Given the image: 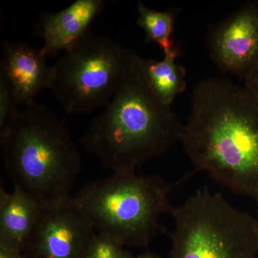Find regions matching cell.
Wrapping results in <instances>:
<instances>
[{
  "instance_id": "cell-1",
  "label": "cell",
  "mask_w": 258,
  "mask_h": 258,
  "mask_svg": "<svg viewBox=\"0 0 258 258\" xmlns=\"http://www.w3.org/2000/svg\"><path fill=\"white\" fill-rule=\"evenodd\" d=\"M181 142L197 170L258 205V98L245 86L199 83Z\"/></svg>"
},
{
  "instance_id": "cell-2",
  "label": "cell",
  "mask_w": 258,
  "mask_h": 258,
  "mask_svg": "<svg viewBox=\"0 0 258 258\" xmlns=\"http://www.w3.org/2000/svg\"><path fill=\"white\" fill-rule=\"evenodd\" d=\"M184 123L155 96L142 56L131 51L124 78L111 101L79 139L113 174H135L181 142Z\"/></svg>"
},
{
  "instance_id": "cell-3",
  "label": "cell",
  "mask_w": 258,
  "mask_h": 258,
  "mask_svg": "<svg viewBox=\"0 0 258 258\" xmlns=\"http://www.w3.org/2000/svg\"><path fill=\"white\" fill-rule=\"evenodd\" d=\"M0 144L14 189L42 208L71 198L81 155L69 128L48 107L34 102L18 108L0 130Z\"/></svg>"
},
{
  "instance_id": "cell-4",
  "label": "cell",
  "mask_w": 258,
  "mask_h": 258,
  "mask_svg": "<svg viewBox=\"0 0 258 258\" xmlns=\"http://www.w3.org/2000/svg\"><path fill=\"white\" fill-rule=\"evenodd\" d=\"M174 186L159 176L113 174L87 183L71 199L97 234L125 247H143L162 228L161 215L172 209Z\"/></svg>"
},
{
  "instance_id": "cell-5",
  "label": "cell",
  "mask_w": 258,
  "mask_h": 258,
  "mask_svg": "<svg viewBox=\"0 0 258 258\" xmlns=\"http://www.w3.org/2000/svg\"><path fill=\"white\" fill-rule=\"evenodd\" d=\"M169 258H257V218L203 188L171 209Z\"/></svg>"
},
{
  "instance_id": "cell-6",
  "label": "cell",
  "mask_w": 258,
  "mask_h": 258,
  "mask_svg": "<svg viewBox=\"0 0 258 258\" xmlns=\"http://www.w3.org/2000/svg\"><path fill=\"white\" fill-rule=\"evenodd\" d=\"M131 51L90 32L52 64L50 90L70 115L105 107L124 78Z\"/></svg>"
},
{
  "instance_id": "cell-7",
  "label": "cell",
  "mask_w": 258,
  "mask_h": 258,
  "mask_svg": "<svg viewBox=\"0 0 258 258\" xmlns=\"http://www.w3.org/2000/svg\"><path fill=\"white\" fill-rule=\"evenodd\" d=\"M96 235L70 198L42 208L23 253L26 258H84Z\"/></svg>"
},
{
  "instance_id": "cell-8",
  "label": "cell",
  "mask_w": 258,
  "mask_h": 258,
  "mask_svg": "<svg viewBox=\"0 0 258 258\" xmlns=\"http://www.w3.org/2000/svg\"><path fill=\"white\" fill-rule=\"evenodd\" d=\"M208 45L221 73L245 79L258 64V2H246L210 25Z\"/></svg>"
},
{
  "instance_id": "cell-9",
  "label": "cell",
  "mask_w": 258,
  "mask_h": 258,
  "mask_svg": "<svg viewBox=\"0 0 258 258\" xmlns=\"http://www.w3.org/2000/svg\"><path fill=\"white\" fill-rule=\"evenodd\" d=\"M41 48L26 42L5 40L0 62V73L9 81L18 106L34 103L42 91L50 90L52 66Z\"/></svg>"
},
{
  "instance_id": "cell-10",
  "label": "cell",
  "mask_w": 258,
  "mask_h": 258,
  "mask_svg": "<svg viewBox=\"0 0 258 258\" xmlns=\"http://www.w3.org/2000/svg\"><path fill=\"white\" fill-rule=\"evenodd\" d=\"M107 5L106 0H76L57 13H43L35 33L43 40L45 55L67 52L89 33L90 27Z\"/></svg>"
},
{
  "instance_id": "cell-11",
  "label": "cell",
  "mask_w": 258,
  "mask_h": 258,
  "mask_svg": "<svg viewBox=\"0 0 258 258\" xmlns=\"http://www.w3.org/2000/svg\"><path fill=\"white\" fill-rule=\"evenodd\" d=\"M26 195L14 189L0 188V247L23 249L42 210Z\"/></svg>"
},
{
  "instance_id": "cell-12",
  "label": "cell",
  "mask_w": 258,
  "mask_h": 258,
  "mask_svg": "<svg viewBox=\"0 0 258 258\" xmlns=\"http://www.w3.org/2000/svg\"><path fill=\"white\" fill-rule=\"evenodd\" d=\"M179 54L175 47L164 54L161 60L142 57V67L151 89L166 106H172L176 97L186 90V70L176 62Z\"/></svg>"
},
{
  "instance_id": "cell-13",
  "label": "cell",
  "mask_w": 258,
  "mask_h": 258,
  "mask_svg": "<svg viewBox=\"0 0 258 258\" xmlns=\"http://www.w3.org/2000/svg\"><path fill=\"white\" fill-rule=\"evenodd\" d=\"M139 18L137 25L143 29L145 33V43L157 44L164 54L175 48L171 39L174 32L176 13L172 10L157 11L150 9L140 2L137 5Z\"/></svg>"
},
{
  "instance_id": "cell-14",
  "label": "cell",
  "mask_w": 258,
  "mask_h": 258,
  "mask_svg": "<svg viewBox=\"0 0 258 258\" xmlns=\"http://www.w3.org/2000/svg\"><path fill=\"white\" fill-rule=\"evenodd\" d=\"M128 249L111 237L97 234L84 258H134Z\"/></svg>"
},
{
  "instance_id": "cell-15",
  "label": "cell",
  "mask_w": 258,
  "mask_h": 258,
  "mask_svg": "<svg viewBox=\"0 0 258 258\" xmlns=\"http://www.w3.org/2000/svg\"><path fill=\"white\" fill-rule=\"evenodd\" d=\"M18 108L11 84L0 73V130L4 128L10 117Z\"/></svg>"
},
{
  "instance_id": "cell-16",
  "label": "cell",
  "mask_w": 258,
  "mask_h": 258,
  "mask_svg": "<svg viewBox=\"0 0 258 258\" xmlns=\"http://www.w3.org/2000/svg\"><path fill=\"white\" fill-rule=\"evenodd\" d=\"M243 81L244 86L258 98V64Z\"/></svg>"
},
{
  "instance_id": "cell-17",
  "label": "cell",
  "mask_w": 258,
  "mask_h": 258,
  "mask_svg": "<svg viewBox=\"0 0 258 258\" xmlns=\"http://www.w3.org/2000/svg\"><path fill=\"white\" fill-rule=\"evenodd\" d=\"M0 258H26L22 251L18 249L0 247Z\"/></svg>"
},
{
  "instance_id": "cell-18",
  "label": "cell",
  "mask_w": 258,
  "mask_h": 258,
  "mask_svg": "<svg viewBox=\"0 0 258 258\" xmlns=\"http://www.w3.org/2000/svg\"><path fill=\"white\" fill-rule=\"evenodd\" d=\"M134 258H161L157 254L153 253V252H145L144 253L139 254V255L137 256V257H134Z\"/></svg>"
},
{
  "instance_id": "cell-19",
  "label": "cell",
  "mask_w": 258,
  "mask_h": 258,
  "mask_svg": "<svg viewBox=\"0 0 258 258\" xmlns=\"http://www.w3.org/2000/svg\"><path fill=\"white\" fill-rule=\"evenodd\" d=\"M257 224H258V218H257Z\"/></svg>"
}]
</instances>
